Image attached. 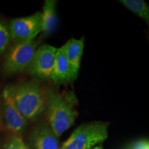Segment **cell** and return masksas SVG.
Returning <instances> with one entry per match:
<instances>
[{
  "instance_id": "6da1fadb",
  "label": "cell",
  "mask_w": 149,
  "mask_h": 149,
  "mask_svg": "<svg viewBox=\"0 0 149 149\" xmlns=\"http://www.w3.org/2000/svg\"><path fill=\"white\" fill-rule=\"evenodd\" d=\"M46 109L48 125L57 137L71 127L78 117L73 100L55 92H51L46 96Z\"/></svg>"
},
{
  "instance_id": "7a4b0ae2",
  "label": "cell",
  "mask_w": 149,
  "mask_h": 149,
  "mask_svg": "<svg viewBox=\"0 0 149 149\" xmlns=\"http://www.w3.org/2000/svg\"><path fill=\"white\" fill-rule=\"evenodd\" d=\"M9 88L17 108L28 121L37 118L46 110V96L37 84L26 82Z\"/></svg>"
},
{
  "instance_id": "3957f363",
  "label": "cell",
  "mask_w": 149,
  "mask_h": 149,
  "mask_svg": "<svg viewBox=\"0 0 149 149\" xmlns=\"http://www.w3.org/2000/svg\"><path fill=\"white\" fill-rule=\"evenodd\" d=\"M109 124L93 122L78 126L60 149H93L108 138Z\"/></svg>"
},
{
  "instance_id": "277c9868",
  "label": "cell",
  "mask_w": 149,
  "mask_h": 149,
  "mask_svg": "<svg viewBox=\"0 0 149 149\" xmlns=\"http://www.w3.org/2000/svg\"><path fill=\"white\" fill-rule=\"evenodd\" d=\"M38 47L39 42L35 40L14 43L3 62V72L6 74H13L29 70Z\"/></svg>"
},
{
  "instance_id": "5b68a950",
  "label": "cell",
  "mask_w": 149,
  "mask_h": 149,
  "mask_svg": "<svg viewBox=\"0 0 149 149\" xmlns=\"http://www.w3.org/2000/svg\"><path fill=\"white\" fill-rule=\"evenodd\" d=\"M8 27L14 43L34 40L42 32V13L37 12L30 16L14 19Z\"/></svg>"
},
{
  "instance_id": "8992f818",
  "label": "cell",
  "mask_w": 149,
  "mask_h": 149,
  "mask_svg": "<svg viewBox=\"0 0 149 149\" xmlns=\"http://www.w3.org/2000/svg\"><path fill=\"white\" fill-rule=\"evenodd\" d=\"M57 48L49 44L37 48L29 71L32 75L44 79H51Z\"/></svg>"
},
{
  "instance_id": "52a82bcc",
  "label": "cell",
  "mask_w": 149,
  "mask_h": 149,
  "mask_svg": "<svg viewBox=\"0 0 149 149\" xmlns=\"http://www.w3.org/2000/svg\"><path fill=\"white\" fill-rule=\"evenodd\" d=\"M3 117L6 126L13 135L21 134L29 125V121L22 115L15 106L9 86L2 93Z\"/></svg>"
},
{
  "instance_id": "ba28073f",
  "label": "cell",
  "mask_w": 149,
  "mask_h": 149,
  "mask_svg": "<svg viewBox=\"0 0 149 149\" xmlns=\"http://www.w3.org/2000/svg\"><path fill=\"white\" fill-rule=\"evenodd\" d=\"M78 72L67 58L64 46L57 48L51 79L57 84H68L76 79Z\"/></svg>"
},
{
  "instance_id": "9c48e42d",
  "label": "cell",
  "mask_w": 149,
  "mask_h": 149,
  "mask_svg": "<svg viewBox=\"0 0 149 149\" xmlns=\"http://www.w3.org/2000/svg\"><path fill=\"white\" fill-rule=\"evenodd\" d=\"M58 137L46 123L35 126L30 135L31 145L35 149H59Z\"/></svg>"
},
{
  "instance_id": "30bf717a",
  "label": "cell",
  "mask_w": 149,
  "mask_h": 149,
  "mask_svg": "<svg viewBox=\"0 0 149 149\" xmlns=\"http://www.w3.org/2000/svg\"><path fill=\"white\" fill-rule=\"evenodd\" d=\"M42 33L45 37L53 33L57 24L56 15V1L54 0H46L42 8Z\"/></svg>"
},
{
  "instance_id": "8fae6325",
  "label": "cell",
  "mask_w": 149,
  "mask_h": 149,
  "mask_svg": "<svg viewBox=\"0 0 149 149\" xmlns=\"http://www.w3.org/2000/svg\"><path fill=\"white\" fill-rule=\"evenodd\" d=\"M84 37L79 40L72 37L64 45L67 58L77 72H79L80 68L81 57L84 48Z\"/></svg>"
},
{
  "instance_id": "7c38bea8",
  "label": "cell",
  "mask_w": 149,
  "mask_h": 149,
  "mask_svg": "<svg viewBox=\"0 0 149 149\" xmlns=\"http://www.w3.org/2000/svg\"><path fill=\"white\" fill-rule=\"evenodd\" d=\"M120 2L128 10L149 24V7L142 0H120Z\"/></svg>"
},
{
  "instance_id": "4fadbf2b",
  "label": "cell",
  "mask_w": 149,
  "mask_h": 149,
  "mask_svg": "<svg viewBox=\"0 0 149 149\" xmlns=\"http://www.w3.org/2000/svg\"><path fill=\"white\" fill-rule=\"evenodd\" d=\"M12 42L8 26L4 22L0 21V56L8 49Z\"/></svg>"
},
{
  "instance_id": "5bb4252c",
  "label": "cell",
  "mask_w": 149,
  "mask_h": 149,
  "mask_svg": "<svg viewBox=\"0 0 149 149\" xmlns=\"http://www.w3.org/2000/svg\"><path fill=\"white\" fill-rule=\"evenodd\" d=\"M3 149H29L21 137L13 135L6 141Z\"/></svg>"
},
{
  "instance_id": "9a60e30c",
  "label": "cell",
  "mask_w": 149,
  "mask_h": 149,
  "mask_svg": "<svg viewBox=\"0 0 149 149\" xmlns=\"http://www.w3.org/2000/svg\"><path fill=\"white\" fill-rule=\"evenodd\" d=\"M129 149H149V143L146 139L137 141L130 146Z\"/></svg>"
},
{
  "instance_id": "2e32d148",
  "label": "cell",
  "mask_w": 149,
  "mask_h": 149,
  "mask_svg": "<svg viewBox=\"0 0 149 149\" xmlns=\"http://www.w3.org/2000/svg\"><path fill=\"white\" fill-rule=\"evenodd\" d=\"M93 149H103L102 146H97L95 147H94Z\"/></svg>"
}]
</instances>
